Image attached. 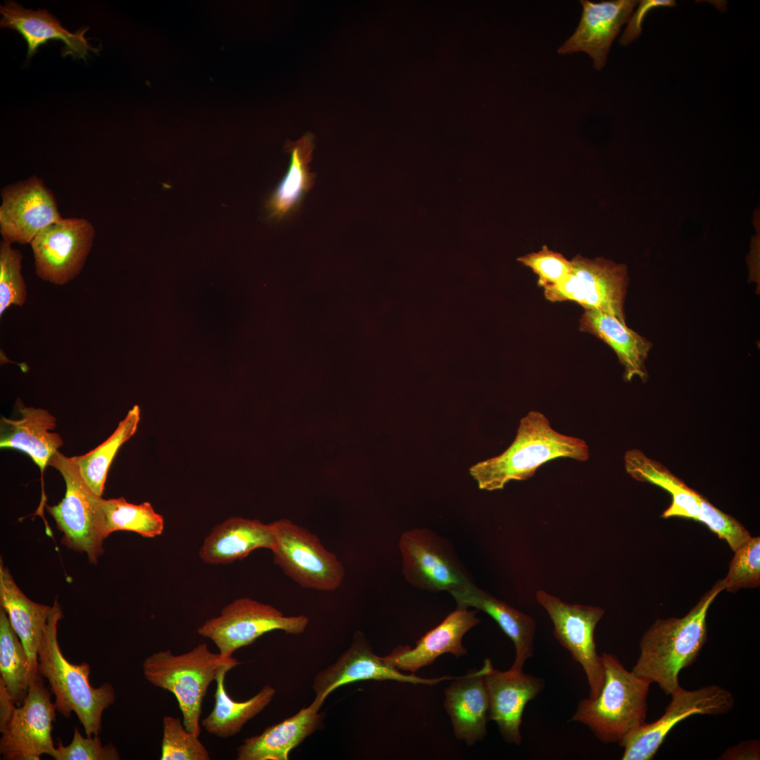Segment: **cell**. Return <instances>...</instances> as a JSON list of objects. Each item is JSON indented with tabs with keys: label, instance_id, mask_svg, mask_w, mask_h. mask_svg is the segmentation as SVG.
Instances as JSON below:
<instances>
[{
	"label": "cell",
	"instance_id": "obj_14",
	"mask_svg": "<svg viewBox=\"0 0 760 760\" xmlns=\"http://www.w3.org/2000/svg\"><path fill=\"white\" fill-rule=\"evenodd\" d=\"M51 691L39 673L30 681L27 695L16 707L0 738V754L5 760H39L49 756L53 746L51 732L56 720V707Z\"/></svg>",
	"mask_w": 760,
	"mask_h": 760
},
{
	"label": "cell",
	"instance_id": "obj_33",
	"mask_svg": "<svg viewBox=\"0 0 760 760\" xmlns=\"http://www.w3.org/2000/svg\"><path fill=\"white\" fill-rule=\"evenodd\" d=\"M103 535L106 538L115 531L137 533L154 538L163 533L164 519L149 502L139 505L128 502L123 497L102 500Z\"/></svg>",
	"mask_w": 760,
	"mask_h": 760
},
{
	"label": "cell",
	"instance_id": "obj_6",
	"mask_svg": "<svg viewBox=\"0 0 760 760\" xmlns=\"http://www.w3.org/2000/svg\"><path fill=\"white\" fill-rule=\"evenodd\" d=\"M48 465L56 468L65 483V493L62 500L56 505H46L57 528L63 533L61 543L69 549L86 553L89 562L96 564L104 552L103 498L96 495L85 482L72 457L58 451L51 457Z\"/></svg>",
	"mask_w": 760,
	"mask_h": 760
},
{
	"label": "cell",
	"instance_id": "obj_24",
	"mask_svg": "<svg viewBox=\"0 0 760 760\" xmlns=\"http://www.w3.org/2000/svg\"><path fill=\"white\" fill-rule=\"evenodd\" d=\"M275 543L273 523L230 517L216 525L205 538L199 555L210 564H225L242 559L259 548L272 550Z\"/></svg>",
	"mask_w": 760,
	"mask_h": 760
},
{
	"label": "cell",
	"instance_id": "obj_37",
	"mask_svg": "<svg viewBox=\"0 0 760 760\" xmlns=\"http://www.w3.org/2000/svg\"><path fill=\"white\" fill-rule=\"evenodd\" d=\"M517 260L538 275V285L543 289L560 284L571 270V260L545 245L539 251L521 256Z\"/></svg>",
	"mask_w": 760,
	"mask_h": 760
},
{
	"label": "cell",
	"instance_id": "obj_11",
	"mask_svg": "<svg viewBox=\"0 0 760 760\" xmlns=\"http://www.w3.org/2000/svg\"><path fill=\"white\" fill-rule=\"evenodd\" d=\"M399 550L404 576L416 588L450 593L472 583L451 544L431 530L405 531Z\"/></svg>",
	"mask_w": 760,
	"mask_h": 760
},
{
	"label": "cell",
	"instance_id": "obj_34",
	"mask_svg": "<svg viewBox=\"0 0 760 760\" xmlns=\"http://www.w3.org/2000/svg\"><path fill=\"white\" fill-rule=\"evenodd\" d=\"M23 255L12 243H0V316L12 305L23 306L27 286L22 274Z\"/></svg>",
	"mask_w": 760,
	"mask_h": 760
},
{
	"label": "cell",
	"instance_id": "obj_25",
	"mask_svg": "<svg viewBox=\"0 0 760 760\" xmlns=\"http://www.w3.org/2000/svg\"><path fill=\"white\" fill-rule=\"evenodd\" d=\"M0 604L25 650L29 660L31 681L39 673L38 650L52 606L39 604L30 600L18 586L1 559Z\"/></svg>",
	"mask_w": 760,
	"mask_h": 760
},
{
	"label": "cell",
	"instance_id": "obj_18",
	"mask_svg": "<svg viewBox=\"0 0 760 760\" xmlns=\"http://www.w3.org/2000/svg\"><path fill=\"white\" fill-rule=\"evenodd\" d=\"M485 678L489 699L488 720L497 723L507 742L520 745L524 709L543 690L544 680L523 671H500L493 666Z\"/></svg>",
	"mask_w": 760,
	"mask_h": 760
},
{
	"label": "cell",
	"instance_id": "obj_35",
	"mask_svg": "<svg viewBox=\"0 0 760 760\" xmlns=\"http://www.w3.org/2000/svg\"><path fill=\"white\" fill-rule=\"evenodd\" d=\"M198 736L188 731L179 718H163L161 760H209L206 747Z\"/></svg>",
	"mask_w": 760,
	"mask_h": 760
},
{
	"label": "cell",
	"instance_id": "obj_9",
	"mask_svg": "<svg viewBox=\"0 0 760 760\" xmlns=\"http://www.w3.org/2000/svg\"><path fill=\"white\" fill-rule=\"evenodd\" d=\"M670 695L671 702L660 718L633 730L619 744L623 748L621 759L651 760L678 723L693 715L725 714L735 704L733 695L718 685L693 690L679 685Z\"/></svg>",
	"mask_w": 760,
	"mask_h": 760
},
{
	"label": "cell",
	"instance_id": "obj_31",
	"mask_svg": "<svg viewBox=\"0 0 760 760\" xmlns=\"http://www.w3.org/2000/svg\"><path fill=\"white\" fill-rule=\"evenodd\" d=\"M140 413L139 406L135 405L107 440L84 455L72 457L85 482L96 495L102 496L111 462L122 445L136 433Z\"/></svg>",
	"mask_w": 760,
	"mask_h": 760
},
{
	"label": "cell",
	"instance_id": "obj_22",
	"mask_svg": "<svg viewBox=\"0 0 760 760\" xmlns=\"http://www.w3.org/2000/svg\"><path fill=\"white\" fill-rule=\"evenodd\" d=\"M16 406L19 419L1 418L0 447L26 453L43 474L51 457L63 443L59 434L50 431L55 429L56 419L48 410L25 407L20 400Z\"/></svg>",
	"mask_w": 760,
	"mask_h": 760
},
{
	"label": "cell",
	"instance_id": "obj_17",
	"mask_svg": "<svg viewBox=\"0 0 760 760\" xmlns=\"http://www.w3.org/2000/svg\"><path fill=\"white\" fill-rule=\"evenodd\" d=\"M583 6L581 20L573 34L558 49L559 54H571L583 51L593 59L597 70L604 67L610 46L620 32L621 27L628 22L635 0L602 1L599 3L580 1Z\"/></svg>",
	"mask_w": 760,
	"mask_h": 760
},
{
	"label": "cell",
	"instance_id": "obj_39",
	"mask_svg": "<svg viewBox=\"0 0 760 760\" xmlns=\"http://www.w3.org/2000/svg\"><path fill=\"white\" fill-rule=\"evenodd\" d=\"M698 521L707 526L720 538L724 539L733 551L751 537L740 522L711 505L702 495Z\"/></svg>",
	"mask_w": 760,
	"mask_h": 760
},
{
	"label": "cell",
	"instance_id": "obj_1",
	"mask_svg": "<svg viewBox=\"0 0 760 760\" xmlns=\"http://www.w3.org/2000/svg\"><path fill=\"white\" fill-rule=\"evenodd\" d=\"M723 590L721 580L684 616L656 620L640 640V653L632 671L670 695L680 685L681 670L696 661L707 642V612Z\"/></svg>",
	"mask_w": 760,
	"mask_h": 760
},
{
	"label": "cell",
	"instance_id": "obj_41",
	"mask_svg": "<svg viewBox=\"0 0 760 760\" xmlns=\"http://www.w3.org/2000/svg\"><path fill=\"white\" fill-rule=\"evenodd\" d=\"M760 759V742L758 740L742 741L728 747L718 758L721 760H757Z\"/></svg>",
	"mask_w": 760,
	"mask_h": 760
},
{
	"label": "cell",
	"instance_id": "obj_5",
	"mask_svg": "<svg viewBox=\"0 0 760 760\" xmlns=\"http://www.w3.org/2000/svg\"><path fill=\"white\" fill-rule=\"evenodd\" d=\"M232 658L223 659L202 643L181 654H174L170 650L154 652L143 661V673L153 685L174 695L186 729L199 736L203 698L210 684Z\"/></svg>",
	"mask_w": 760,
	"mask_h": 760
},
{
	"label": "cell",
	"instance_id": "obj_15",
	"mask_svg": "<svg viewBox=\"0 0 760 760\" xmlns=\"http://www.w3.org/2000/svg\"><path fill=\"white\" fill-rule=\"evenodd\" d=\"M1 196L0 233L12 244H30L42 230L63 218L53 194L37 176L6 186Z\"/></svg>",
	"mask_w": 760,
	"mask_h": 760
},
{
	"label": "cell",
	"instance_id": "obj_30",
	"mask_svg": "<svg viewBox=\"0 0 760 760\" xmlns=\"http://www.w3.org/2000/svg\"><path fill=\"white\" fill-rule=\"evenodd\" d=\"M314 146V136L310 133L286 144L291 156L290 164L287 173L266 204L270 217L280 220L293 212L305 194L313 186L315 175L310 172L308 164Z\"/></svg>",
	"mask_w": 760,
	"mask_h": 760
},
{
	"label": "cell",
	"instance_id": "obj_3",
	"mask_svg": "<svg viewBox=\"0 0 760 760\" xmlns=\"http://www.w3.org/2000/svg\"><path fill=\"white\" fill-rule=\"evenodd\" d=\"M63 617L61 605L55 600L38 650V671L49 681L56 711L65 718L74 712L88 737L99 735L102 714L115 703V691L109 683L91 686L89 664H72L64 657L57 635L58 623Z\"/></svg>",
	"mask_w": 760,
	"mask_h": 760
},
{
	"label": "cell",
	"instance_id": "obj_38",
	"mask_svg": "<svg viewBox=\"0 0 760 760\" xmlns=\"http://www.w3.org/2000/svg\"><path fill=\"white\" fill-rule=\"evenodd\" d=\"M55 760H119L120 756L113 744L102 745L99 735L84 737L75 727L72 742L64 746L61 740L51 755Z\"/></svg>",
	"mask_w": 760,
	"mask_h": 760
},
{
	"label": "cell",
	"instance_id": "obj_42",
	"mask_svg": "<svg viewBox=\"0 0 760 760\" xmlns=\"http://www.w3.org/2000/svg\"><path fill=\"white\" fill-rule=\"evenodd\" d=\"M3 680L0 678V733H2L11 721L16 708Z\"/></svg>",
	"mask_w": 760,
	"mask_h": 760
},
{
	"label": "cell",
	"instance_id": "obj_13",
	"mask_svg": "<svg viewBox=\"0 0 760 760\" xmlns=\"http://www.w3.org/2000/svg\"><path fill=\"white\" fill-rule=\"evenodd\" d=\"M536 600L548 613L557 640L583 669L590 688L588 697H596L604 683V671L594 633L604 610L595 606L568 604L543 590L537 592Z\"/></svg>",
	"mask_w": 760,
	"mask_h": 760
},
{
	"label": "cell",
	"instance_id": "obj_29",
	"mask_svg": "<svg viewBox=\"0 0 760 760\" xmlns=\"http://www.w3.org/2000/svg\"><path fill=\"white\" fill-rule=\"evenodd\" d=\"M624 462L626 472L633 479L658 486L671 495V503L661 517H678L698 521L701 494L688 487L663 464L649 458L639 450L626 451Z\"/></svg>",
	"mask_w": 760,
	"mask_h": 760
},
{
	"label": "cell",
	"instance_id": "obj_27",
	"mask_svg": "<svg viewBox=\"0 0 760 760\" xmlns=\"http://www.w3.org/2000/svg\"><path fill=\"white\" fill-rule=\"evenodd\" d=\"M579 329L595 336L614 350L624 367L626 381H629L634 376L647 381L648 374L645 362L652 347L647 339L615 317L595 309H585Z\"/></svg>",
	"mask_w": 760,
	"mask_h": 760
},
{
	"label": "cell",
	"instance_id": "obj_28",
	"mask_svg": "<svg viewBox=\"0 0 760 760\" xmlns=\"http://www.w3.org/2000/svg\"><path fill=\"white\" fill-rule=\"evenodd\" d=\"M240 664L232 657L221 669L215 680L214 708L201 722L208 733L221 738L229 737L240 732L247 721L260 714L271 702L276 693L274 688L265 685L256 695L246 701L233 699L225 689V675Z\"/></svg>",
	"mask_w": 760,
	"mask_h": 760
},
{
	"label": "cell",
	"instance_id": "obj_12",
	"mask_svg": "<svg viewBox=\"0 0 760 760\" xmlns=\"http://www.w3.org/2000/svg\"><path fill=\"white\" fill-rule=\"evenodd\" d=\"M95 229L83 217H63L42 230L32 241L37 276L64 285L82 271L91 250Z\"/></svg>",
	"mask_w": 760,
	"mask_h": 760
},
{
	"label": "cell",
	"instance_id": "obj_21",
	"mask_svg": "<svg viewBox=\"0 0 760 760\" xmlns=\"http://www.w3.org/2000/svg\"><path fill=\"white\" fill-rule=\"evenodd\" d=\"M0 12L2 15L1 27L16 30L26 41L27 59L36 53L41 45L53 39L61 40L64 44L61 50L63 56L70 55L76 59L85 60L89 51H99L91 46L84 37L88 27L71 33L45 9H25L16 2L9 1L1 5Z\"/></svg>",
	"mask_w": 760,
	"mask_h": 760
},
{
	"label": "cell",
	"instance_id": "obj_16",
	"mask_svg": "<svg viewBox=\"0 0 760 760\" xmlns=\"http://www.w3.org/2000/svg\"><path fill=\"white\" fill-rule=\"evenodd\" d=\"M453 678L449 676L426 678L401 673L388 664L383 657L375 654L365 634L358 631L354 634L350 647L336 661L315 676L312 688L315 698L324 703L328 695L338 688L357 681L394 680L433 685Z\"/></svg>",
	"mask_w": 760,
	"mask_h": 760
},
{
	"label": "cell",
	"instance_id": "obj_32",
	"mask_svg": "<svg viewBox=\"0 0 760 760\" xmlns=\"http://www.w3.org/2000/svg\"><path fill=\"white\" fill-rule=\"evenodd\" d=\"M0 675L14 703L21 706L28 693L30 669L25 650L0 608Z\"/></svg>",
	"mask_w": 760,
	"mask_h": 760
},
{
	"label": "cell",
	"instance_id": "obj_10",
	"mask_svg": "<svg viewBox=\"0 0 760 760\" xmlns=\"http://www.w3.org/2000/svg\"><path fill=\"white\" fill-rule=\"evenodd\" d=\"M571 270L560 284L544 289L547 300H571L584 309L598 310L625 322L623 303L628 277L624 264L604 258L590 259L580 255L571 260Z\"/></svg>",
	"mask_w": 760,
	"mask_h": 760
},
{
	"label": "cell",
	"instance_id": "obj_36",
	"mask_svg": "<svg viewBox=\"0 0 760 760\" xmlns=\"http://www.w3.org/2000/svg\"><path fill=\"white\" fill-rule=\"evenodd\" d=\"M724 589L735 593L740 588H756L760 583V538L750 537L735 551Z\"/></svg>",
	"mask_w": 760,
	"mask_h": 760
},
{
	"label": "cell",
	"instance_id": "obj_2",
	"mask_svg": "<svg viewBox=\"0 0 760 760\" xmlns=\"http://www.w3.org/2000/svg\"><path fill=\"white\" fill-rule=\"evenodd\" d=\"M588 457V446L583 439L557 432L542 412L532 410L521 419L508 448L471 466L469 474L480 489L491 491L503 489L511 481L531 478L551 460L569 458L584 462Z\"/></svg>",
	"mask_w": 760,
	"mask_h": 760
},
{
	"label": "cell",
	"instance_id": "obj_19",
	"mask_svg": "<svg viewBox=\"0 0 760 760\" xmlns=\"http://www.w3.org/2000/svg\"><path fill=\"white\" fill-rule=\"evenodd\" d=\"M477 611L457 608L418 640L414 647L398 645L384 659L395 669L413 674L445 653H451L459 659L467 652L462 645L463 636L481 621L476 616Z\"/></svg>",
	"mask_w": 760,
	"mask_h": 760
},
{
	"label": "cell",
	"instance_id": "obj_20",
	"mask_svg": "<svg viewBox=\"0 0 760 760\" xmlns=\"http://www.w3.org/2000/svg\"><path fill=\"white\" fill-rule=\"evenodd\" d=\"M492 666L486 659L479 670L454 678L445 690L444 707L455 735L469 746L482 740L486 734L489 699L485 678Z\"/></svg>",
	"mask_w": 760,
	"mask_h": 760
},
{
	"label": "cell",
	"instance_id": "obj_23",
	"mask_svg": "<svg viewBox=\"0 0 760 760\" xmlns=\"http://www.w3.org/2000/svg\"><path fill=\"white\" fill-rule=\"evenodd\" d=\"M317 699L260 734L245 739L237 748L238 760H288L290 752L316 731L324 713Z\"/></svg>",
	"mask_w": 760,
	"mask_h": 760
},
{
	"label": "cell",
	"instance_id": "obj_4",
	"mask_svg": "<svg viewBox=\"0 0 760 760\" xmlns=\"http://www.w3.org/2000/svg\"><path fill=\"white\" fill-rule=\"evenodd\" d=\"M604 680L599 695L581 700L570 721L589 728L604 743H620L645 723L647 711V681L628 671L614 654L602 655Z\"/></svg>",
	"mask_w": 760,
	"mask_h": 760
},
{
	"label": "cell",
	"instance_id": "obj_7",
	"mask_svg": "<svg viewBox=\"0 0 760 760\" xmlns=\"http://www.w3.org/2000/svg\"><path fill=\"white\" fill-rule=\"evenodd\" d=\"M308 623L304 615L285 616L270 604L241 597L226 605L219 616L205 621L197 632L211 640L221 657L226 659L267 633L279 630L298 635L305 631Z\"/></svg>",
	"mask_w": 760,
	"mask_h": 760
},
{
	"label": "cell",
	"instance_id": "obj_40",
	"mask_svg": "<svg viewBox=\"0 0 760 760\" xmlns=\"http://www.w3.org/2000/svg\"><path fill=\"white\" fill-rule=\"evenodd\" d=\"M676 6L672 0H643L640 1L635 12L631 16L626 28L619 39L622 46H626L636 39L642 32V23L647 13L657 7H672Z\"/></svg>",
	"mask_w": 760,
	"mask_h": 760
},
{
	"label": "cell",
	"instance_id": "obj_26",
	"mask_svg": "<svg viewBox=\"0 0 760 760\" xmlns=\"http://www.w3.org/2000/svg\"><path fill=\"white\" fill-rule=\"evenodd\" d=\"M450 594L456 601L457 608L474 607L495 621L514 645L515 659L509 669L523 671L525 662L533 652L536 622L533 618L495 598L473 583Z\"/></svg>",
	"mask_w": 760,
	"mask_h": 760
},
{
	"label": "cell",
	"instance_id": "obj_8",
	"mask_svg": "<svg viewBox=\"0 0 760 760\" xmlns=\"http://www.w3.org/2000/svg\"><path fill=\"white\" fill-rule=\"evenodd\" d=\"M272 523L274 562L287 576L312 590L333 591L341 586L345 577L343 565L316 535L287 519Z\"/></svg>",
	"mask_w": 760,
	"mask_h": 760
}]
</instances>
